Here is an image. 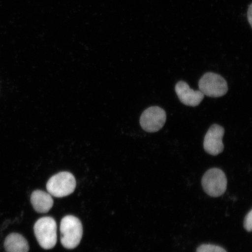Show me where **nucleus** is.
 I'll return each instance as SVG.
<instances>
[{"label":"nucleus","mask_w":252,"mask_h":252,"mask_svg":"<svg viewBox=\"0 0 252 252\" xmlns=\"http://www.w3.org/2000/svg\"><path fill=\"white\" fill-rule=\"evenodd\" d=\"M61 243L68 250H72L80 244L83 234L81 220L73 216L64 217L61 222Z\"/></svg>","instance_id":"f257e3e1"},{"label":"nucleus","mask_w":252,"mask_h":252,"mask_svg":"<svg viewBox=\"0 0 252 252\" xmlns=\"http://www.w3.org/2000/svg\"><path fill=\"white\" fill-rule=\"evenodd\" d=\"M34 233L40 247L51 250L57 243V224L54 219L44 217L37 220L34 225Z\"/></svg>","instance_id":"f03ea898"},{"label":"nucleus","mask_w":252,"mask_h":252,"mask_svg":"<svg viewBox=\"0 0 252 252\" xmlns=\"http://www.w3.org/2000/svg\"><path fill=\"white\" fill-rule=\"evenodd\" d=\"M76 187V180L71 173L59 172L50 178L46 184L48 193L56 197H64L73 193Z\"/></svg>","instance_id":"7ed1b4c3"},{"label":"nucleus","mask_w":252,"mask_h":252,"mask_svg":"<svg viewBox=\"0 0 252 252\" xmlns=\"http://www.w3.org/2000/svg\"><path fill=\"white\" fill-rule=\"evenodd\" d=\"M201 184L208 195L211 197H218L225 193L227 187V179L222 170L212 168L205 173Z\"/></svg>","instance_id":"20e7f679"},{"label":"nucleus","mask_w":252,"mask_h":252,"mask_svg":"<svg viewBox=\"0 0 252 252\" xmlns=\"http://www.w3.org/2000/svg\"><path fill=\"white\" fill-rule=\"evenodd\" d=\"M199 91L204 95L219 97L224 96L228 90L227 82L220 75L207 72L198 82Z\"/></svg>","instance_id":"39448f33"},{"label":"nucleus","mask_w":252,"mask_h":252,"mask_svg":"<svg viewBox=\"0 0 252 252\" xmlns=\"http://www.w3.org/2000/svg\"><path fill=\"white\" fill-rule=\"evenodd\" d=\"M166 120V114L164 110L159 106H151L142 113L140 124L144 131L155 133L163 127Z\"/></svg>","instance_id":"423d86ee"},{"label":"nucleus","mask_w":252,"mask_h":252,"mask_svg":"<svg viewBox=\"0 0 252 252\" xmlns=\"http://www.w3.org/2000/svg\"><path fill=\"white\" fill-rule=\"evenodd\" d=\"M225 130L222 126L213 125L207 131L204 140V149L210 155L216 156L221 153L224 149L222 138Z\"/></svg>","instance_id":"0eeeda50"},{"label":"nucleus","mask_w":252,"mask_h":252,"mask_svg":"<svg viewBox=\"0 0 252 252\" xmlns=\"http://www.w3.org/2000/svg\"><path fill=\"white\" fill-rule=\"evenodd\" d=\"M175 91L180 101L188 106L196 107L202 101L204 94L200 91L191 89L185 81H179L176 84Z\"/></svg>","instance_id":"6e6552de"},{"label":"nucleus","mask_w":252,"mask_h":252,"mask_svg":"<svg viewBox=\"0 0 252 252\" xmlns=\"http://www.w3.org/2000/svg\"><path fill=\"white\" fill-rule=\"evenodd\" d=\"M31 201L34 210L39 213H46L53 206L52 195L47 192L37 190L31 194Z\"/></svg>","instance_id":"1a4fd4ad"},{"label":"nucleus","mask_w":252,"mask_h":252,"mask_svg":"<svg viewBox=\"0 0 252 252\" xmlns=\"http://www.w3.org/2000/svg\"><path fill=\"white\" fill-rule=\"evenodd\" d=\"M4 248L7 252H28L29 244L23 235L18 233H12L6 237Z\"/></svg>","instance_id":"9d476101"},{"label":"nucleus","mask_w":252,"mask_h":252,"mask_svg":"<svg viewBox=\"0 0 252 252\" xmlns=\"http://www.w3.org/2000/svg\"><path fill=\"white\" fill-rule=\"evenodd\" d=\"M197 252H226V251L219 246L205 244L200 246L197 248Z\"/></svg>","instance_id":"9b49d317"},{"label":"nucleus","mask_w":252,"mask_h":252,"mask_svg":"<svg viewBox=\"0 0 252 252\" xmlns=\"http://www.w3.org/2000/svg\"><path fill=\"white\" fill-rule=\"evenodd\" d=\"M244 227L248 232H251L252 230V210H251L244 220Z\"/></svg>","instance_id":"f8f14e48"},{"label":"nucleus","mask_w":252,"mask_h":252,"mask_svg":"<svg viewBox=\"0 0 252 252\" xmlns=\"http://www.w3.org/2000/svg\"><path fill=\"white\" fill-rule=\"evenodd\" d=\"M248 18L249 21H250V25L252 26V5H250V8L248 12Z\"/></svg>","instance_id":"ddd939ff"}]
</instances>
